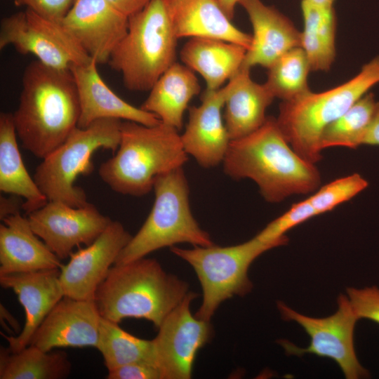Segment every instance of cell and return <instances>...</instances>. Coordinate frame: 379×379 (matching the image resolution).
I'll return each instance as SVG.
<instances>
[{
	"label": "cell",
	"mask_w": 379,
	"mask_h": 379,
	"mask_svg": "<svg viewBox=\"0 0 379 379\" xmlns=\"http://www.w3.org/2000/svg\"><path fill=\"white\" fill-rule=\"evenodd\" d=\"M304 28L301 47L311 71L330 70L336 56L337 19L334 8L317 7L301 1Z\"/></svg>",
	"instance_id": "4316f807"
},
{
	"label": "cell",
	"mask_w": 379,
	"mask_h": 379,
	"mask_svg": "<svg viewBox=\"0 0 379 379\" xmlns=\"http://www.w3.org/2000/svg\"><path fill=\"white\" fill-rule=\"evenodd\" d=\"M198 295L189 291L164 319L152 340L161 379L190 378L198 350L213 337L211 321L199 319L191 312V303Z\"/></svg>",
	"instance_id": "7c38bea8"
},
{
	"label": "cell",
	"mask_w": 379,
	"mask_h": 379,
	"mask_svg": "<svg viewBox=\"0 0 379 379\" xmlns=\"http://www.w3.org/2000/svg\"><path fill=\"white\" fill-rule=\"evenodd\" d=\"M335 1V0H301L302 2H305L317 7L325 8H333Z\"/></svg>",
	"instance_id": "b9f144b4"
},
{
	"label": "cell",
	"mask_w": 379,
	"mask_h": 379,
	"mask_svg": "<svg viewBox=\"0 0 379 379\" xmlns=\"http://www.w3.org/2000/svg\"><path fill=\"white\" fill-rule=\"evenodd\" d=\"M222 164L231 178L253 180L270 203L313 192L321 184L315 164L292 148L273 117H267L254 132L231 140Z\"/></svg>",
	"instance_id": "6da1fadb"
},
{
	"label": "cell",
	"mask_w": 379,
	"mask_h": 379,
	"mask_svg": "<svg viewBox=\"0 0 379 379\" xmlns=\"http://www.w3.org/2000/svg\"><path fill=\"white\" fill-rule=\"evenodd\" d=\"M60 23L91 58L104 64L126 34L128 17L108 0H75Z\"/></svg>",
	"instance_id": "9a60e30c"
},
{
	"label": "cell",
	"mask_w": 379,
	"mask_h": 379,
	"mask_svg": "<svg viewBox=\"0 0 379 379\" xmlns=\"http://www.w3.org/2000/svg\"><path fill=\"white\" fill-rule=\"evenodd\" d=\"M364 145H379V102L364 140Z\"/></svg>",
	"instance_id": "f35d334b"
},
{
	"label": "cell",
	"mask_w": 379,
	"mask_h": 379,
	"mask_svg": "<svg viewBox=\"0 0 379 379\" xmlns=\"http://www.w3.org/2000/svg\"><path fill=\"white\" fill-rule=\"evenodd\" d=\"M189 284L145 257L114 264L98 287L94 301L100 316L119 323L145 319L159 328L189 293Z\"/></svg>",
	"instance_id": "3957f363"
},
{
	"label": "cell",
	"mask_w": 379,
	"mask_h": 379,
	"mask_svg": "<svg viewBox=\"0 0 379 379\" xmlns=\"http://www.w3.org/2000/svg\"><path fill=\"white\" fill-rule=\"evenodd\" d=\"M1 319H6L9 325L14 329L15 332H18L19 329V325L17 320L12 316V314L6 310V308L1 304Z\"/></svg>",
	"instance_id": "60d3db41"
},
{
	"label": "cell",
	"mask_w": 379,
	"mask_h": 379,
	"mask_svg": "<svg viewBox=\"0 0 379 379\" xmlns=\"http://www.w3.org/2000/svg\"><path fill=\"white\" fill-rule=\"evenodd\" d=\"M13 114H0V190L23 198L27 214L44 206L48 199L22 161L17 142Z\"/></svg>",
	"instance_id": "484cf974"
},
{
	"label": "cell",
	"mask_w": 379,
	"mask_h": 379,
	"mask_svg": "<svg viewBox=\"0 0 379 379\" xmlns=\"http://www.w3.org/2000/svg\"><path fill=\"white\" fill-rule=\"evenodd\" d=\"M107 379H161L158 367L145 361L128 364L108 371Z\"/></svg>",
	"instance_id": "d590c367"
},
{
	"label": "cell",
	"mask_w": 379,
	"mask_h": 379,
	"mask_svg": "<svg viewBox=\"0 0 379 379\" xmlns=\"http://www.w3.org/2000/svg\"><path fill=\"white\" fill-rule=\"evenodd\" d=\"M79 114L70 69H53L37 60L26 67L19 104L13 114L23 148L43 159L77 126Z\"/></svg>",
	"instance_id": "7a4b0ae2"
},
{
	"label": "cell",
	"mask_w": 379,
	"mask_h": 379,
	"mask_svg": "<svg viewBox=\"0 0 379 379\" xmlns=\"http://www.w3.org/2000/svg\"><path fill=\"white\" fill-rule=\"evenodd\" d=\"M241 1L242 0H218L224 13L231 20H232L234 16L236 6L238 4H240Z\"/></svg>",
	"instance_id": "ab89813d"
},
{
	"label": "cell",
	"mask_w": 379,
	"mask_h": 379,
	"mask_svg": "<svg viewBox=\"0 0 379 379\" xmlns=\"http://www.w3.org/2000/svg\"><path fill=\"white\" fill-rule=\"evenodd\" d=\"M70 371L63 351L45 352L30 345L16 352L0 349V379H61Z\"/></svg>",
	"instance_id": "83f0119b"
},
{
	"label": "cell",
	"mask_w": 379,
	"mask_h": 379,
	"mask_svg": "<svg viewBox=\"0 0 379 379\" xmlns=\"http://www.w3.org/2000/svg\"><path fill=\"white\" fill-rule=\"evenodd\" d=\"M379 84V55L364 65L351 79L329 90L310 91L279 105L277 124L292 148L306 161L321 159L324 128Z\"/></svg>",
	"instance_id": "5b68a950"
},
{
	"label": "cell",
	"mask_w": 379,
	"mask_h": 379,
	"mask_svg": "<svg viewBox=\"0 0 379 379\" xmlns=\"http://www.w3.org/2000/svg\"><path fill=\"white\" fill-rule=\"evenodd\" d=\"M201 86L194 71L175 62L159 78L140 108L154 114L161 123L180 131L184 114Z\"/></svg>",
	"instance_id": "d4e9b609"
},
{
	"label": "cell",
	"mask_w": 379,
	"mask_h": 379,
	"mask_svg": "<svg viewBox=\"0 0 379 379\" xmlns=\"http://www.w3.org/2000/svg\"><path fill=\"white\" fill-rule=\"evenodd\" d=\"M187 156L176 128L124 121L119 147L100 164L98 175L113 191L142 197L153 190L159 175L183 167Z\"/></svg>",
	"instance_id": "277c9868"
},
{
	"label": "cell",
	"mask_w": 379,
	"mask_h": 379,
	"mask_svg": "<svg viewBox=\"0 0 379 379\" xmlns=\"http://www.w3.org/2000/svg\"><path fill=\"white\" fill-rule=\"evenodd\" d=\"M368 185L361 175L353 173L319 187L307 199L319 215L352 199Z\"/></svg>",
	"instance_id": "1f68e13d"
},
{
	"label": "cell",
	"mask_w": 379,
	"mask_h": 379,
	"mask_svg": "<svg viewBox=\"0 0 379 379\" xmlns=\"http://www.w3.org/2000/svg\"><path fill=\"white\" fill-rule=\"evenodd\" d=\"M100 319L94 300L64 296L36 330L29 345L45 352L57 347H96Z\"/></svg>",
	"instance_id": "e0dca14e"
},
{
	"label": "cell",
	"mask_w": 379,
	"mask_h": 379,
	"mask_svg": "<svg viewBox=\"0 0 379 379\" xmlns=\"http://www.w3.org/2000/svg\"><path fill=\"white\" fill-rule=\"evenodd\" d=\"M132 236L118 221H112L90 245L72 252L60 268V281L65 296L94 300L96 290Z\"/></svg>",
	"instance_id": "5bb4252c"
},
{
	"label": "cell",
	"mask_w": 379,
	"mask_h": 379,
	"mask_svg": "<svg viewBox=\"0 0 379 379\" xmlns=\"http://www.w3.org/2000/svg\"><path fill=\"white\" fill-rule=\"evenodd\" d=\"M13 46L20 54H32L44 65L66 70L91 58L59 22L26 8L5 17L0 23V49Z\"/></svg>",
	"instance_id": "8fae6325"
},
{
	"label": "cell",
	"mask_w": 379,
	"mask_h": 379,
	"mask_svg": "<svg viewBox=\"0 0 379 379\" xmlns=\"http://www.w3.org/2000/svg\"><path fill=\"white\" fill-rule=\"evenodd\" d=\"M377 103L373 93L368 92L328 124L320 138L321 150L332 147L357 149L364 145Z\"/></svg>",
	"instance_id": "f546056e"
},
{
	"label": "cell",
	"mask_w": 379,
	"mask_h": 379,
	"mask_svg": "<svg viewBox=\"0 0 379 379\" xmlns=\"http://www.w3.org/2000/svg\"><path fill=\"white\" fill-rule=\"evenodd\" d=\"M277 308L285 321L298 323L310 338L308 347L300 348L293 343L279 340L286 353L302 356L312 354L333 360L347 379L368 378V370L359 363L354 350V331L359 320L347 295L338 298V310L332 315L324 318H314L301 314L282 302H277Z\"/></svg>",
	"instance_id": "30bf717a"
},
{
	"label": "cell",
	"mask_w": 379,
	"mask_h": 379,
	"mask_svg": "<svg viewBox=\"0 0 379 379\" xmlns=\"http://www.w3.org/2000/svg\"><path fill=\"white\" fill-rule=\"evenodd\" d=\"M153 190L154 201L149 215L120 252L114 264L137 260L180 243L194 246L214 244L192 213L190 189L182 167L159 175Z\"/></svg>",
	"instance_id": "52a82bcc"
},
{
	"label": "cell",
	"mask_w": 379,
	"mask_h": 379,
	"mask_svg": "<svg viewBox=\"0 0 379 379\" xmlns=\"http://www.w3.org/2000/svg\"><path fill=\"white\" fill-rule=\"evenodd\" d=\"M119 11L129 17L143 8L151 0H108Z\"/></svg>",
	"instance_id": "8d00e7d4"
},
{
	"label": "cell",
	"mask_w": 379,
	"mask_h": 379,
	"mask_svg": "<svg viewBox=\"0 0 379 379\" xmlns=\"http://www.w3.org/2000/svg\"><path fill=\"white\" fill-rule=\"evenodd\" d=\"M75 0H15L47 19L60 22L72 6Z\"/></svg>",
	"instance_id": "e575fe53"
},
{
	"label": "cell",
	"mask_w": 379,
	"mask_h": 379,
	"mask_svg": "<svg viewBox=\"0 0 379 379\" xmlns=\"http://www.w3.org/2000/svg\"><path fill=\"white\" fill-rule=\"evenodd\" d=\"M230 91L229 81L219 89H206L201 103L188 108V122L181 140L186 153L203 168L222 163L230 146L231 139L222 115Z\"/></svg>",
	"instance_id": "2e32d148"
},
{
	"label": "cell",
	"mask_w": 379,
	"mask_h": 379,
	"mask_svg": "<svg viewBox=\"0 0 379 379\" xmlns=\"http://www.w3.org/2000/svg\"><path fill=\"white\" fill-rule=\"evenodd\" d=\"M60 274V269L56 268L0 274L1 286L15 292L25 312V325L18 336L1 333L11 352H18L29 345L45 317L65 296Z\"/></svg>",
	"instance_id": "ac0fdd59"
},
{
	"label": "cell",
	"mask_w": 379,
	"mask_h": 379,
	"mask_svg": "<svg viewBox=\"0 0 379 379\" xmlns=\"http://www.w3.org/2000/svg\"><path fill=\"white\" fill-rule=\"evenodd\" d=\"M96 348L101 353L108 371L138 361L156 365L152 340L131 335L122 329L119 323L102 317Z\"/></svg>",
	"instance_id": "f1b7e54d"
},
{
	"label": "cell",
	"mask_w": 379,
	"mask_h": 379,
	"mask_svg": "<svg viewBox=\"0 0 379 379\" xmlns=\"http://www.w3.org/2000/svg\"><path fill=\"white\" fill-rule=\"evenodd\" d=\"M22 204L15 197H0V219L2 220L6 217L20 213Z\"/></svg>",
	"instance_id": "74e56055"
},
{
	"label": "cell",
	"mask_w": 379,
	"mask_h": 379,
	"mask_svg": "<svg viewBox=\"0 0 379 379\" xmlns=\"http://www.w3.org/2000/svg\"><path fill=\"white\" fill-rule=\"evenodd\" d=\"M98 65L92 59L70 67L79 100L78 127L86 128L102 119H117L147 126L161 122L154 114L129 104L112 91L100 77Z\"/></svg>",
	"instance_id": "d6986e66"
},
{
	"label": "cell",
	"mask_w": 379,
	"mask_h": 379,
	"mask_svg": "<svg viewBox=\"0 0 379 379\" xmlns=\"http://www.w3.org/2000/svg\"><path fill=\"white\" fill-rule=\"evenodd\" d=\"M315 210L307 199L295 203L274 219L255 236L266 242H278L286 245L288 239L286 233L291 229L317 216Z\"/></svg>",
	"instance_id": "d6a6232c"
},
{
	"label": "cell",
	"mask_w": 379,
	"mask_h": 379,
	"mask_svg": "<svg viewBox=\"0 0 379 379\" xmlns=\"http://www.w3.org/2000/svg\"><path fill=\"white\" fill-rule=\"evenodd\" d=\"M247 49L228 41L191 37L180 52L181 61L204 79L206 90L222 87L241 69Z\"/></svg>",
	"instance_id": "cb8c5ba5"
},
{
	"label": "cell",
	"mask_w": 379,
	"mask_h": 379,
	"mask_svg": "<svg viewBox=\"0 0 379 379\" xmlns=\"http://www.w3.org/2000/svg\"><path fill=\"white\" fill-rule=\"evenodd\" d=\"M347 296L358 317L379 324V288L377 286L355 288L348 287Z\"/></svg>",
	"instance_id": "836d02e7"
},
{
	"label": "cell",
	"mask_w": 379,
	"mask_h": 379,
	"mask_svg": "<svg viewBox=\"0 0 379 379\" xmlns=\"http://www.w3.org/2000/svg\"><path fill=\"white\" fill-rule=\"evenodd\" d=\"M281 246L284 245L263 241L255 236L247 241L230 246L213 244L189 249L171 247L173 254L192 267L201 284L203 300L194 316L211 321L223 301L250 293L253 284L248 276L249 267L261 254Z\"/></svg>",
	"instance_id": "9c48e42d"
},
{
	"label": "cell",
	"mask_w": 379,
	"mask_h": 379,
	"mask_svg": "<svg viewBox=\"0 0 379 379\" xmlns=\"http://www.w3.org/2000/svg\"><path fill=\"white\" fill-rule=\"evenodd\" d=\"M0 225V274L60 269V259L34 232L20 213Z\"/></svg>",
	"instance_id": "44dd1931"
},
{
	"label": "cell",
	"mask_w": 379,
	"mask_h": 379,
	"mask_svg": "<svg viewBox=\"0 0 379 379\" xmlns=\"http://www.w3.org/2000/svg\"><path fill=\"white\" fill-rule=\"evenodd\" d=\"M121 120L102 119L86 128L77 126L66 140L44 158L34 179L48 201H60L71 206L86 205V192L74 181L93 168L91 157L100 148L115 152L119 145Z\"/></svg>",
	"instance_id": "ba28073f"
},
{
	"label": "cell",
	"mask_w": 379,
	"mask_h": 379,
	"mask_svg": "<svg viewBox=\"0 0 379 379\" xmlns=\"http://www.w3.org/2000/svg\"><path fill=\"white\" fill-rule=\"evenodd\" d=\"M177 37H211L243 46L247 50L250 35L237 28L218 0H163Z\"/></svg>",
	"instance_id": "7402d4cb"
},
{
	"label": "cell",
	"mask_w": 379,
	"mask_h": 379,
	"mask_svg": "<svg viewBox=\"0 0 379 379\" xmlns=\"http://www.w3.org/2000/svg\"><path fill=\"white\" fill-rule=\"evenodd\" d=\"M253 34L242 67H270L288 51L301 47V32L284 13L261 0H242Z\"/></svg>",
	"instance_id": "ffe728a7"
},
{
	"label": "cell",
	"mask_w": 379,
	"mask_h": 379,
	"mask_svg": "<svg viewBox=\"0 0 379 379\" xmlns=\"http://www.w3.org/2000/svg\"><path fill=\"white\" fill-rule=\"evenodd\" d=\"M27 217L34 232L60 260L76 246L92 244L112 221L91 203L74 207L60 201H48Z\"/></svg>",
	"instance_id": "4fadbf2b"
},
{
	"label": "cell",
	"mask_w": 379,
	"mask_h": 379,
	"mask_svg": "<svg viewBox=\"0 0 379 379\" xmlns=\"http://www.w3.org/2000/svg\"><path fill=\"white\" fill-rule=\"evenodd\" d=\"M177 37L163 0H151L128 17V29L108 64L126 88L149 91L175 62Z\"/></svg>",
	"instance_id": "8992f818"
},
{
	"label": "cell",
	"mask_w": 379,
	"mask_h": 379,
	"mask_svg": "<svg viewBox=\"0 0 379 379\" xmlns=\"http://www.w3.org/2000/svg\"><path fill=\"white\" fill-rule=\"evenodd\" d=\"M267 69L265 84L275 98L288 101L310 91L308 75L311 69L302 47L288 51Z\"/></svg>",
	"instance_id": "4dcf8cb0"
},
{
	"label": "cell",
	"mask_w": 379,
	"mask_h": 379,
	"mask_svg": "<svg viewBox=\"0 0 379 379\" xmlns=\"http://www.w3.org/2000/svg\"><path fill=\"white\" fill-rule=\"evenodd\" d=\"M251 69L241 67L228 81L230 91L224 105V121L231 140L243 138L265 121L267 108L275 98L265 84L254 81Z\"/></svg>",
	"instance_id": "603a6c76"
}]
</instances>
